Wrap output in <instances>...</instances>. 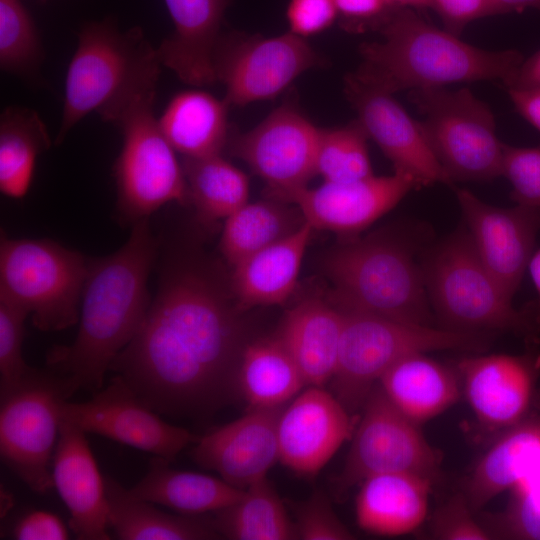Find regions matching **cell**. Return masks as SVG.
Listing matches in <instances>:
<instances>
[{"instance_id": "obj_40", "label": "cell", "mask_w": 540, "mask_h": 540, "mask_svg": "<svg viewBox=\"0 0 540 540\" xmlns=\"http://www.w3.org/2000/svg\"><path fill=\"white\" fill-rule=\"evenodd\" d=\"M29 314L0 296V398L15 390L35 370L24 360V322Z\"/></svg>"}, {"instance_id": "obj_33", "label": "cell", "mask_w": 540, "mask_h": 540, "mask_svg": "<svg viewBox=\"0 0 540 540\" xmlns=\"http://www.w3.org/2000/svg\"><path fill=\"white\" fill-rule=\"evenodd\" d=\"M305 223L298 207L267 198L247 202L225 219L220 250L234 266L250 255L286 238Z\"/></svg>"}, {"instance_id": "obj_34", "label": "cell", "mask_w": 540, "mask_h": 540, "mask_svg": "<svg viewBox=\"0 0 540 540\" xmlns=\"http://www.w3.org/2000/svg\"><path fill=\"white\" fill-rule=\"evenodd\" d=\"M51 141L44 122L31 109L10 107L0 120V190L10 198L28 192L38 155Z\"/></svg>"}, {"instance_id": "obj_48", "label": "cell", "mask_w": 540, "mask_h": 540, "mask_svg": "<svg viewBox=\"0 0 540 540\" xmlns=\"http://www.w3.org/2000/svg\"><path fill=\"white\" fill-rule=\"evenodd\" d=\"M516 111L540 131V86L531 88H507Z\"/></svg>"}, {"instance_id": "obj_19", "label": "cell", "mask_w": 540, "mask_h": 540, "mask_svg": "<svg viewBox=\"0 0 540 540\" xmlns=\"http://www.w3.org/2000/svg\"><path fill=\"white\" fill-rule=\"evenodd\" d=\"M354 429L351 413L333 393L309 386L280 414L279 462L299 476H315Z\"/></svg>"}, {"instance_id": "obj_44", "label": "cell", "mask_w": 540, "mask_h": 540, "mask_svg": "<svg viewBox=\"0 0 540 540\" xmlns=\"http://www.w3.org/2000/svg\"><path fill=\"white\" fill-rule=\"evenodd\" d=\"M337 17L333 0H290L286 9L289 31L303 38L325 31Z\"/></svg>"}, {"instance_id": "obj_24", "label": "cell", "mask_w": 540, "mask_h": 540, "mask_svg": "<svg viewBox=\"0 0 540 540\" xmlns=\"http://www.w3.org/2000/svg\"><path fill=\"white\" fill-rule=\"evenodd\" d=\"M344 313L331 302L308 298L294 305L277 334L293 356L308 386L323 387L337 367Z\"/></svg>"}, {"instance_id": "obj_30", "label": "cell", "mask_w": 540, "mask_h": 540, "mask_svg": "<svg viewBox=\"0 0 540 540\" xmlns=\"http://www.w3.org/2000/svg\"><path fill=\"white\" fill-rule=\"evenodd\" d=\"M305 385L293 356L278 334L245 345L236 373V391L249 410L282 407Z\"/></svg>"}, {"instance_id": "obj_45", "label": "cell", "mask_w": 540, "mask_h": 540, "mask_svg": "<svg viewBox=\"0 0 540 540\" xmlns=\"http://www.w3.org/2000/svg\"><path fill=\"white\" fill-rule=\"evenodd\" d=\"M432 8L440 16L445 30L456 36L474 20L503 14L494 0H432Z\"/></svg>"}, {"instance_id": "obj_37", "label": "cell", "mask_w": 540, "mask_h": 540, "mask_svg": "<svg viewBox=\"0 0 540 540\" xmlns=\"http://www.w3.org/2000/svg\"><path fill=\"white\" fill-rule=\"evenodd\" d=\"M368 139L358 120L342 127L320 129L316 175L325 182H350L373 175Z\"/></svg>"}, {"instance_id": "obj_29", "label": "cell", "mask_w": 540, "mask_h": 540, "mask_svg": "<svg viewBox=\"0 0 540 540\" xmlns=\"http://www.w3.org/2000/svg\"><path fill=\"white\" fill-rule=\"evenodd\" d=\"M229 106L206 91H181L167 104L159 127L183 157L220 154L229 139Z\"/></svg>"}, {"instance_id": "obj_49", "label": "cell", "mask_w": 540, "mask_h": 540, "mask_svg": "<svg viewBox=\"0 0 540 540\" xmlns=\"http://www.w3.org/2000/svg\"><path fill=\"white\" fill-rule=\"evenodd\" d=\"M504 85L507 88H531L540 86V50L523 60Z\"/></svg>"}, {"instance_id": "obj_13", "label": "cell", "mask_w": 540, "mask_h": 540, "mask_svg": "<svg viewBox=\"0 0 540 540\" xmlns=\"http://www.w3.org/2000/svg\"><path fill=\"white\" fill-rule=\"evenodd\" d=\"M216 80L229 105L273 99L305 71L322 66L321 56L292 32L263 37L238 32L221 36L213 58Z\"/></svg>"}, {"instance_id": "obj_10", "label": "cell", "mask_w": 540, "mask_h": 540, "mask_svg": "<svg viewBox=\"0 0 540 540\" xmlns=\"http://www.w3.org/2000/svg\"><path fill=\"white\" fill-rule=\"evenodd\" d=\"M155 93L156 87L141 93L115 123L123 135L114 167L117 205L133 224L167 203H189L182 164L154 116Z\"/></svg>"}, {"instance_id": "obj_42", "label": "cell", "mask_w": 540, "mask_h": 540, "mask_svg": "<svg viewBox=\"0 0 540 540\" xmlns=\"http://www.w3.org/2000/svg\"><path fill=\"white\" fill-rule=\"evenodd\" d=\"M297 539L350 540L353 533L334 512L326 494L316 489L306 500L292 505Z\"/></svg>"}, {"instance_id": "obj_50", "label": "cell", "mask_w": 540, "mask_h": 540, "mask_svg": "<svg viewBox=\"0 0 540 540\" xmlns=\"http://www.w3.org/2000/svg\"><path fill=\"white\" fill-rule=\"evenodd\" d=\"M527 270L537 292V299L531 302V307L535 329L540 333V248L533 252Z\"/></svg>"}, {"instance_id": "obj_39", "label": "cell", "mask_w": 540, "mask_h": 540, "mask_svg": "<svg viewBox=\"0 0 540 540\" xmlns=\"http://www.w3.org/2000/svg\"><path fill=\"white\" fill-rule=\"evenodd\" d=\"M510 491L506 508L491 520L492 539L540 540V463Z\"/></svg>"}, {"instance_id": "obj_18", "label": "cell", "mask_w": 540, "mask_h": 540, "mask_svg": "<svg viewBox=\"0 0 540 540\" xmlns=\"http://www.w3.org/2000/svg\"><path fill=\"white\" fill-rule=\"evenodd\" d=\"M413 188L414 179L394 170L389 176L374 174L350 182H325L300 188L281 201L298 207L314 230L356 235L395 207Z\"/></svg>"}, {"instance_id": "obj_8", "label": "cell", "mask_w": 540, "mask_h": 540, "mask_svg": "<svg viewBox=\"0 0 540 540\" xmlns=\"http://www.w3.org/2000/svg\"><path fill=\"white\" fill-rule=\"evenodd\" d=\"M89 260L47 239L0 242V296L28 314L42 331H59L79 321Z\"/></svg>"}, {"instance_id": "obj_16", "label": "cell", "mask_w": 540, "mask_h": 540, "mask_svg": "<svg viewBox=\"0 0 540 540\" xmlns=\"http://www.w3.org/2000/svg\"><path fill=\"white\" fill-rule=\"evenodd\" d=\"M344 91L357 112V120L392 162L394 170L410 175L417 188L452 184L433 154L420 122L407 113L392 93L360 80L354 73L345 77Z\"/></svg>"}, {"instance_id": "obj_52", "label": "cell", "mask_w": 540, "mask_h": 540, "mask_svg": "<svg viewBox=\"0 0 540 540\" xmlns=\"http://www.w3.org/2000/svg\"><path fill=\"white\" fill-rule=\"evenodd\" d=\"M391 7L427 9L432 8V0H387Z\"/></svg>"}, {"instance_id": "obj_43", "label": "cell", "mask_w": 540, "mask_h": 540, "mask_svg": "<svg viewBox=\"0 0 540 540\" xmlns=\"http://www.w3.org/2000/svg\"><path fill=\"white\" fill-rule=\"evenodd\" d=\"M463 493L449 498L434 512L430 535L439 540H489L491 534L473 516Z\"/></svg>"}, {"instance_id": "obj_28", "label": "cell", "mask_w": 540, "mask_h": 540, "mask_svg": "<svg viewBox=\"0 0 540 540\" xmlns=\"http://www.w3.org/2000/svg\"><path fill=\"white\" fill-rule=\"evenodd\" d=\"M452 369L425 353L407 356L378 381L389 400L421 425L452 407L460 398V378Z\"/></svg>"}, {"instance_id": "obj_26", "label": "cell", "mask_w": 540, "mask_h": 540, "mask_svg": "<svg viewBox=\"0 0 540 540\" xmlns=\"http://www.w3.org/2000/svg\"><path fill=\"white\" fill-rule=\"evenodd\" d=\"M434 480L409 473H385L360 483L355 503L360 529L380 536L415 531L427 516Z\"/></svg>"}, {"instance_id": "obj_35", "label": "cell", "mask_w": 540, "mask_h": 540, "mask_svg": "<svg viewBox=\"0 0 540 540\" xmlns=\"http://www.w3.org/2000/svg\"><path fill=\"white\" fill-rule=\"evenodd\" d=\"M211 526L233 540L297 539L294 522L267 477L247 487L234 504L217 511Z\"/></svg>"}, {"instance_id": "obj_41", "label": "cell", "mask_w": 540, "mask_h": 540, "mask_svg": "<svg viewBox=\"0 0 540 540\" xmlns=\"http://www.w3.org/2000/svg\"><path fill=\"white\" fill-rule=\"evenodd\" d=\"M501 175L510 182L517 205L540 210V148L503 144Z\"/></svg>"}, {"instance_id": "obj_23", "label": "cell", "mask_w": 540, "mask_h": 540, "mask_svg": "<svg viewBox=\"0 0 540 540\" xmlns=\"http://www.w3.org/2000/svg\"><path fill=\"white\" fill-rule=\"evenodd\" d=\"M174 31L157 48L161 64L191 85L215 83L214 52L233 0H164Z\"/></svg>"}, {"instance_id": "obj_12", "label": "cell", "mask_w": 540, "mask_h": 540, "mask_svg": "<svg viewBox=\"0 0 540 540\" xmlns=\"http://www.w3.org/2000/svg\"><path fill=\"white\" fill-rule=\"evenodd\" d=\"M361 411L344 467L335 480L338 497L378 474L409 473L434 481L439 477L441 453L428 443L421 425L404 415L378 383Z\"/></svg>"}, {"instance_id": "obj_51", "label": "cell", "mask_w": 540, "mask_h": 540, "mask_svg": "<svg viewBox=\"0 0 540 540\" xmlns=\"http://www.w3.org/2000/svg\"><path fill=\"white\" fill-rule=\"evenodd\" d=\"M503 13L520 12L525 8H534L540 11V0H494Z\"/></svg>"}, {"instance_id": "obj_17", "label": "cell", "mask_w": 540, "mask_h": 540, "mask_svg": "<svg viewBox=\"0 0 540 540\" xmlns=\"http://www.w3.org/2000/svg\"><path fill=\"white\" fill-rule=\"evenodd\" d=\"M455 193L478 256L513 297L535 251L540 210L517 204L511 208L493 206L463 188H456Z\"/></svg>"}, {"instance_id": "obj_38", "label": "cell", "mask_w": 540, "mask_h": 540, "mask_svg": "<svg viewBox=\"0 0 540 540\" xmlns=\"http://www.w3.org/2000/svg\"><path fill=\"white\" fill-rule=\"evenodd\" d=\"M43 59L34 20L21 0H0V66L2 70L34 77Z\"/></svg>"}, {"instance_id": "obj_11", "label": "cell", "mask_w": 540, "mask_h": 540, "mask_svg": "<svg viewBox=\"0 0 540 540\" xmlns=\"http://www.w3.org/2000/svg\"><path fill=\"white\" fill-rule=\"evenodd\" d=\"M75 392L66 378L35 369L0 398L1 457L37 493L54 487L50 462L61 423L60 407Z\"/></svg>"}, {"instance_id": "obj_25", "label": "cell", "mask_w": 540, "mask_h": 540, "mask_svg": "<svg viewBox=\"0 0 540 540\" xmlns=\"http://www.w3.org/2000/svg\"><path fill=\"white\" fill-rule=\"evenodd\" d=\"M313 230L305 222L291 235L232 266L231 290L239 311L281 305L291 297Z\"/></svg>"}, {"instance_id": "obj_27", "label": "cell", "mask_w": 540, "mask_h": 540, "mask_svg": "<svg viewBox=\"0 0 540 540\" xmlns=\"http://www.w3.org/2000/svg\"><path fill=\"white\" fill-rule=\"evenodd\" d=\"M540 463V414L503 431L468 476L463 494L473 511L513 488Z\"/></svg>"}, {"instance_id": "obj_5", "label": "cell", "mask_w": 540, "mask_h": 540, "mask_svg": "<svg viewBox=\"0 0 540 540\" xmlns=\"http://www.w3.org/2000/svg\"><path fill=\"white\" fill-rule=\"evenodd\" d=\"M325 272L333 285L331 303L341 310L435 325L422 266L398 238L374 234L352 239L327 255Z\"/></svg>"}, {"instance_id": "obj_9", "label": "cell", "mask_w": 540, "mask_h": 540, "mask_svg": "<svg viewBox=\"0 0 540 540\" xmlns=\"http://www.w3.org/2000/svg\"><path fill=\"white\" fill-rule=\"evenodd\" d=\"M409 99L424 115L421 128L451 183L501 175L504 143L497 137L494 115L468 88L413 89Z\"/></svg>"}, {"instance_id": "obj_47", "label": "cell", "mask_w": 540, "mask_h": 540, "mask_svg": "<svg viewBox=\"0 0 540 540\" xmlns=\"http://www.w3.org/2000/svg\"><path fill=\"white\" fill-rule=\"evenodd\" d=\"M13 536L18 540H65L69 538V533L57 515L36 510L27 513L16 523Z\"/></svg>"}, {"instance_id": "obj_32", "label": "cell", "mask_w": 540, "mask_h": 540, "mask_svg": "<svg viewBox=\"0 0 540 540\" xmlns=\"http://www.w3.org/2000/svg\"><path fill=\"white\" fill-rule=\"evenodd\" d=\"M109 527L121 540H207L220 535L211 525L157 509L111 477L105 478Z\"/></svg>"}, {"instance_id": "obj_6", "label": "cell", "mask_w": 540, "mask_h": 540, "mask_svg": "<svg viewBox=\"0 0 540 540\" xmlns=\"http://www.w3.org/2000/svg\"><path fill=\"white\" fill-rule=\"evenodd\" d=\"M428 298L441 327L456 331L538 334L531 303L516 309L488 271L464 226L444 239L421 263Z\"/></svg>"}, {"instance_id": "obj_31", "label": "cell", "mask_w": 540, "mask_h": 540, "mask_svg": "<svg viewBox=\"0 0 540 540\" xmlns=\"http://www.w3.org/2000/svg\"><path fill=\"white\" fill-rule=\"evenodd\" d=\"M156 457L149 472L133 488L137 498L168 507L185 516L217 512L238 501L244 490L221 478L170 468Z\"/></svg>"}, {"instance_id": "obj_1", "label": "cell", "mask_w": 540, "mask_h": 540, "mask_svg": "<svg viewBox=\"0 0 540 540\" xmlns=\"http://www.w3.org/2000/svg\"><path fill=\"white\" fill-rule=\"evenodd\" d=\"M188 262L163 265L138 332L110 368L148 407L180 416L229 400L248 343L241 311L213 275Z\"/></svg>"}, {"instance_id": "obj_20", "label": "cell", "mask_w": 540, "mask_h": 540, "mask_svg": "<svg viewBox=\"0 0 540 540\" xmlns=\"http://www.w3.org/2000/svg\"><path fill=\"white\" fill-rule=\"evenodd\" d=\"M540 356L488 354L463 357L457 371L465 398L487 429L505 431L528 414Z\"/></svg>"}, {"instance_id": "obj_14", "label": "cell", "mask_w": 540, "mask_h": 540, "mask_svg": "<svg viewBox=\"0 0 540 540\" xmlns=\"http://www.w3.org/2000/svg\"><path fill=\"white\" fill-rule=\"evenodd\" d=\"M319 135L320 128L286 102L251 130L230 137L227 147L265 181L266 197L281 201L316 175Z\"/></svg>"}, {"instance_id": "obj_4", "label": "cell", "mask_w": 540, "mask_h": 540, "mask_svg": "<svg viewBox=\"0 0 540 540\" xmlns=\"http://www.w3.org/2000/svg\"><path fill=\"white\" fill-rule=\"evenodd\" d=\"M160 64L141 29L122 33L108 20L85 25L66 73L56 144L91 112L116 123L141 93L156 87Z\"/></svg>"}, {"instance_id": "obj_3", "label": "cell", "mask_w": 540, "mask_h": 540, "mask_svg": "<svg viewBox=\"0 0 540 540\" xmlns=\"http://www.w3.org/2000/svg\"><path fill=\"white\" fill-rule=\"evenodd\" d=\"M382 41L359 47L360 80L389 93L451 83L499 79L523 61L517 50L486 51L421 18L413 9L392 7L375 25Z\"/></svg>"}, {"instance_id": "obj_36", "label": "cell", "mask_w": 540, "mask_h": 540, "mask_svg": "<svg viewBox=\"0 0 540 540\" xmlns=\"http://www.w3.org/2000/svg\"><path fill=\"white\" fill-rule=\"evenodd\" d=\"M189 203L205 222L226 219L248 202L247 175L221 153L184 157L182 162Z\"/></svg>"}, {"instance_id": "obj_22", "label": "cell", "mask_w": 540, "mask_h": 540, "mask_svg": "<svg viewBox=\"0 0 540 540\" xmlns=\"http://www.w3.org/2000/svg\"><path fill=\"white\" fill-rule=\"evenodd\" d=\"M52 478L69 513L78 539L108 540L109 519L105 479L78 426L61 420Z\"/></svg>"}, {"instance_id": "obj_15", "label": "cell", "mask_w": 540, "mask_h": 540, "mask_svg": "<svg viewBox=\"0 0 540 540\" xmlns=\"http://www.w3.org/2000/svg\"><path fill=\"white\" fill-rule=\"evenodd\" d=\"M60 417L85 433L104 436L167 461L198 439L162 420L118 375L88 401H64Z\"/></svg>"}, {"instance_id": "obj_21", "label": "cell", "mask_w": 540, "mask_h": 540, "mask_svg": "<svg viewBox=\"0 0 540 540\" xmlns=\"http://www.w3.org/2000/svg\"><path fill=\"white\" fill-rule=\"evenodd\" d=\"M282 407L250 409L242 417L195 441L193 460L215 471L234 487L245 490L267 477L279 461L278 421Z\"/></svg>"}, {"instance_id": "obj_46", "label": "cell", "mask_w": 540, "mask_h": 540, "mask_svg": "<svg viewBox=\"0 0 540 540\" xmlns=\"http://www.w3.org/2000/svg\"><path fill=\"white\" fill-rule=\"evenodd\" d=\"M342 26L348 31L374 29L392 8L387 0H333Z\"/></svg>"}, {"instance_id": "obj_2", "label": "cell", "mask_w": 540, "mask_h": 540, "mask_svg": "<svg viewBox=\"0 0 540 540\" xmlns=\"http://www.w3.org/2000/svg\"><path fill=\"white\" fill-rule=\"evenodd\" d=\"M156 254L157 239L145 218L133 224L118 251L89 260L76 338L47 355L53 372L76 391L101 389L112 363L138 332L150 305L147 282Z\"/></svg>"}, {"instance_id": "obj_7", "label": "cell", "mask_w": 540, "mask_h": 540, "mask_svg": "<svg viewBox=\"0 0 540 540\" xmlns=\"http://www.w3.org/2000/svg\"><path fill=\"white\" fill-rule=\"evenodd\" d=\"M342 312L338 363L330 382L333 395L351 414L362 409L383 374L401 359L435 350L481 351L493 336L400 322L359 311Z\"/></svg>"}]
</instances>
